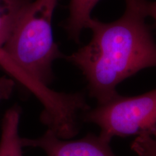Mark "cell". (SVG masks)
<instances>
[{
    "mask_svg": "<svg viewBox=\"0 0 156 156\" xmlns=\"http://www.w3.org/2000/svg\"><path fill=\"white\" fill-rule=\"evenodd\" d=\"M131 149L139 156H156V139L149 135L136 136Z\"/></svg>",
    "mask_w": 156,
    "mask_h": 156,
    "instance_id": "cell-8",
    "label": "cell"
},
{
    "mask_svg": "<svg viewBox=\"0 0 156 156\" xmlns=\"http://www.w3.org/2000/svg\"><path fill=\"white\" fill-rule=\"evenodd\" d=\"M14 86V81L10 78L6 77L0 78V102L10 97Z\"/></svg>",
    "mask_w": 156,
    "mask_h": 156,
    "instance_id": "cell-9",
    "label": "cell"
},
{
    "mask_svg": "<svg viewBox=\"0 0 156 156\" xmlns=\"http://www.w3.org/2000/svg\"><path fill=\"white\" fill-rule=\"evenodd\" d=\"M21 110L17 106L9 108L2 122L0 156H23L19 124Z\"/></svg>",
    "mask_w": 156,
    "mask_h": 156,
    "instance_id": "cell-5",
    "label": "cell"
},
{
    "mask_svg": "<svg viewBox=\"0 0 156 156\" xmlns=\"http://www.w3.org/2000/svg\"><path fill=\"white\" fill-rule=\"evenodd\" d=\"M146 12L147 16L151 17L156 24V2H148L146 5Z\"/></svg>",
    "mask_w": 156,
    "mask_h": 156,
    "instance_id": "cell-10",
    "label": "cell"
},
{
    "mask_svg": "<svg viewBox=\"0 0 156 156\" xmlns=\"http://www.w3.org/2000/svg\"><path fill=\"white\" fill-rule=\"evenodd\" d=\"M23 147H39L47 156H115L110 147L111 140L100 134H90L77 140L59 137L48 129L36 139L21 138Z\"/></svg>",
    "mask_w": 156,
    "mask_h": 156,
    "instance_id": "cell-4",
    "label": "cell"
},
{
    "mask_svg": "<svg viewBox=\"0 0 156 156\" xmlns=\"http://www.w3.org/2000/svg\"><path fill=\"white\" fill-rule=\"evenodd\" d=\"M58 0H35L20 16L2 48L23 77V86L44 106L42 122L59 137L77 133V115L88 109L84 95L65 94L48 87L53 80L52 64L64 57L54 41L52 17Z\"/></svg>",
    "mask_w": 156,
    "mask_h": 156,
    "instance_id": "cell-1",
    "label": "cell"
},
{
    "mask_svg": "<svg viewBox=\"0 0 156 156\" xmlns=\"http://www.w3.org/2000/svg\"><path fill=\"white\" fill-rule=\"evenodd\" d=\"M100 0H70L69 16L64 24V28L69 38L79 42L81 32L90 20L91 12Z\"/></svg>",
    "mask_w": 156,
    "mask_h": 156,
    "instance_id": "cell-6",
    "label": "cell"
},
{
    "mask_svg": "<svg viewBox=\"0 0 156 156\" xmlns=\"http://www.w3.org/2000/svg\"><path fill=\"white\" fill-rule=\"evenodd\" d=\"M85 121L101 129V134L114 136L149 135L156 139V88L135 96L118 94L87 112Z\"/></svg>",
    "mask_w": 156,
    "mask_h": 156,
    "instance_id": "cell-3",
    "label": "cell"
},
{
    "mask_svg": "<svg viewBox=\"0 0 156 156\" xmlns=\"http://www.w3.org/2000/svg\"><path fill=\"white\" fill-rule=\"evenodd\" d=\"M2 46H0V48H2Z\"/></svg>",
    "mask_w": 156,
    "mask_h": 156,
    "instance_id": "cell-11",
    "label": "cell"
},
{
    "mask_svg": "<svg viewBox=\"0 0 156 156\" xmlns=\"http://www.w3.org/2000/svg\"><path fill=\"white\" fill-rule=\"evenodd\" d=\"M147 2L126 0L124 14L111 23L91 18L90 41L66 57L81 70L98 103L118 94L116 86L126 78L156 67V43L145 23Z\"/></svg>",
    "mask_w": 156,
    "mask_h": 156,
    "instance_id": "cell-2",
    "label": "cell"
},
{
    "mask_svg": "<svg viewBox=\"0 0 156 156\" xmlns=\"http://www.w3.org/2000/svg\"><path fill=\"white\" fill-rule=\"evenodd\" d=\"M30 0H0V46L8 38Z\"/></svg>",
    "mask_w": 156,
    "mask_h": 156,
    "instance_id": "cell-7",
    "label": "cell"
}]
</instances>
